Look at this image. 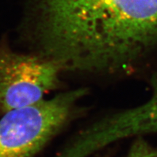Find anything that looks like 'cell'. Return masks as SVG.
Returning <instances> with one entry per match:
<instances>
[{"instance_id": "5", "label": "cell", "mask_w": 157, "mask_h": 157, "mask_svg": "<svg viewBox=\"0 0 157 157\" xmlns=\"http://www.w3.org/2000/svg\"><path fill=\"white\" fill-rule=\"evenodd\" d=\"M132 139L123 157H157V146L152 144L146 137L137 136Z\"/></svg>"}, {"instance_id": "2", "label": "cell", "mask_w": 157, "mask_h": 157, "mask_svg": "<svg viewBox=\"0 0 157 157\" xmlns=\"http://www.w3.org/2000/svg\"><path fill=\"white\" fill-rule=\"evenodd\" d=\"M87 90L63 92L28 106L3 113L0 119V157H31L81 112Z\"/></svg>"}, {"instance_id": "4", "label": "cell", "mask_w": 157, "mask_h": 157, "mask_svg": "<svg viewBox=\"0 0 157 157\" xmlns=\"http://www.w3.org/2000/svg\"><path fill=\"white\" fill-rule=\"evenodd\" d=\"M154 134H157V72L146 101L105 113L82 129L80 136L84 148L93 155L121 140Z\"/></svg>"}, {"instance_id": "1", "label": "cell", "mask_w": 157, "mask_h": 157, "mask_svg": "<svg viewBox=\"0 0 157 157\" xmlns=\"http://www.w3.org/2000/svg\"><path fill=\"white\" fill-rule=\"evenodd\" d=\"M47 53L64 70L126 74L157 41V0H41Z\"/></svg>"}, {"instance_id": "3", "label": "cell", "mask_w": 157, "mask_h": 157, "mask_svg": "<svg viewBox=\"0 0 157 157\" xmlns=\"http://www.w3.org/2000/svg\"><path fill=\"white\" fill-rule=\"evenodd\" d=\"M61 65L47 56L0 48V114L31 105L58 86Z\"/></svg>"}]
</instances>
